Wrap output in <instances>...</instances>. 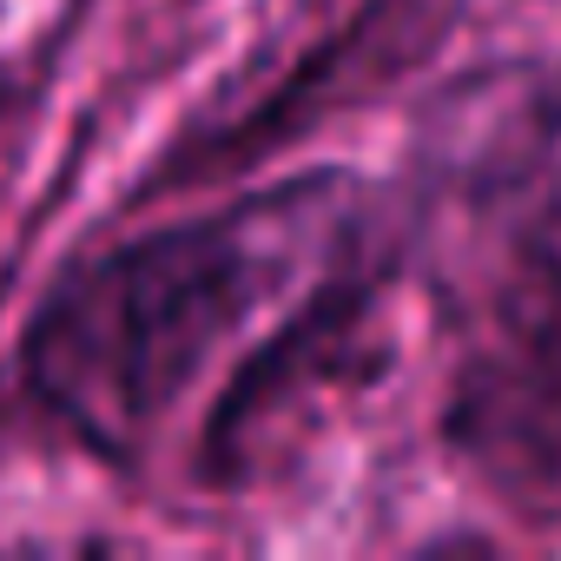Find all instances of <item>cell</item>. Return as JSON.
Here are the masks:
<instances>
[{
	"mask_svg": "<svg viewBox=\"0 0 561 561\" xmlns=\"http://www.w3.org/2000/svg\"><path fill=\"white\" fill-rule=\"evenodd\" d=\"M337 225V179H298L80 264L27 331V383L80 443L133 456Z\"/></svg>",
	"mask_w": 561,
	"mask_h": 561,
	"instance_id": "1",
	"label": "cell"
},
{
	"mask_svg": "<svg viewBox=\"0 0 561 561\" xmlns=\"http://www.w3.org/2000/svg\"><path fill=\"white\" fill-rule=\"evenodd\" d=\"M469 469L535 522H561V257L528 264L489 298L449 403Z\"/></svg>",
	"mask_w": 561,
	"mask_h": 561,
	"instance_id": "2",
	"label": "cell"
}]
</instances>
